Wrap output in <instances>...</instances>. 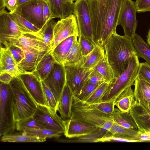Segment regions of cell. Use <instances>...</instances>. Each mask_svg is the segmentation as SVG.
<instances>
[{
	"label": "cell",
	"instance_id": "obj_1",
	"mask_svg": "<svg viewBox=\"0 0 150 150\" xmlns=\"http://www.w3.org/2000/svg\"><path fill=\"white\" fill-rule=\"evenodd\" d=\"M126 0H87L96 44L104 47L111 35L116 33L119 16Z\"/></svg>",
	"mask_w": 150,
	"mask_h": 150
},
{
	"label": "cell",
	"instance_id": "obj_2",
	"mask_svg": "<svg viewBox=\"0 0 150 150\" xmlns=\"http://www.w3.org/2000/svg\"><path fill=\"white\" fill-rule=\"evenodd\" d=\"M104 48L105 58L112 71L114 79L126 69L133 55L137 54L132 40L117 33L111 35Z\"/></svg>",
	"mask_w": 150,
	"mask_h": 150
},
{
	"label": "cell",
	"instance_id": "obj_3",
	"mask_svg": "<svg viewBox=\"0 0 150 150\" xmlns=\"http://www.w3.org/2000/svg\"><path fill=\"white\" fill-rule=\"evenodd\" d=\"M9 84L15 121L33 116L37 105L21 80L18 76L14 77Z\"/></svg>",
	"mask_w": 150,
	"mask_h": 150
},
{
	"label": "cell",
	"instance_id": "obj_4",
	"mask_svg": "<svg viewBox=\"0 0 150 150\" xmlns=\"http://www.w3.org/2000/svg\"><path fill=\"white\" fill-rule=\"evenodd\" d=\"M71 120L85 122L108 130L114 122L110 115L100 112L91 106L88 103L72 97Z\"/></svg>",
	"mask_w": 150,
	"mask_h": 150
},
{
	"label": "cell",
	"instance_id": "obj_5",
	"mask_svg": "<svg viewBox=\"0 0 150 150\" xmlns=\"http://www.w3.org/2000/svg\"><path fill=\"white\" fill-rule=\"evenodd\" d=\"M140 63L137 54L133 55L126 69L114 79L99 100L98 103L113 101L125 90L134 85L137 77Z\"/></svg>",
	"mask_w": 150,
	"mask_h": 150
},
{
	"label": "cell",
	"instance_id": "obj_6",
	"mask_svg": "<svg viewBox=\"0 0 150 150\" xmlns=\"http://www.w3.org/2000/svg\"><path fill=\"white\" fill-rule=\"evenodd\" d=\"M0 136L12 134L16 129L9 84L0 82Z\"/></svg>",
	"mask_w": 150,
	"mask_h": 150
},
{
	"label": "cell",
	"instance_id": "obj_7",
	"mask_svg": "<svg viewBox=\"0 0 150 150\" xmlns=\"http://www.w3.org/2000/svg\"><path fill=\"white\" fill-rule=\"evenodd\" d=\"M24 34L18 28L9 12H0V42L4 47L15 45Z\"/></svg>",
	"mask_w": 150,
	"mask_h": 150
},
{
	"label": "cell",
	"instance_id": "obj_8",
	"mask_svg": "<svg viewBox=\"0 0 150 150\" xmlns=\"http://www.w3.org/2000/svg\"><path fill=\"white\" fill-rule=\"evenodd\" d=\"M64 67L66 71V84L69 87L73 95L76 96L87 82L94 67H83L81 66V62Z\"/></svg>",
	"mask_w": 150,
	"mask_h": 150
},
{
	"label": "cell",
	"instance_id": "obj_9",
	"mask_svg": "<svg viewBox=\"0 0 150 150\" xmlns=\"http://www.w3.org/2000/svg\"><path fill=\"white\" fill-rule=\"evenodd\" d=\"M44 128L64 134L66 130V121L57 115V112L49 108L38 105L33 116Z\"/></svg>",
	"mask_w": 150,
	"mask_h": 150
},
{
	"label": "cell",
	"instance_id": "obj_10",
	"mask_svg": "<svg viewBox=\"0 0 150 150\" xmlns=\"http://www.w3.org/2000/svg\"><path fill=\"white\" fill-rule=\"evenodd\" d=\"M74 14L77 19L79 35L94 42L91 16L87 0H77L74 3Z\"/></svg>",
	"mask_w": 150,
	"mask_h": 150
},
{
	"label": "cell",
	"instance_id": "obj_11",
	"mask_svg": "<svg viewBox=\"0 0 150 150\" xmlns=\"http://www.w3.org/2000/svg\"><path fill=\"white\" fill-rule=\"evenodd\" d=\"M71 35H79L77 19L73 14L56 22L50 50H52L60 42Z\"/></svg>",
	"mask_w": 150,
	"mask_h": 150
},
{
	"label": "cell",
	"instance_id": "obj_12",
	"mask_svg": "<svg viewBox=\"0 0 150 150\" xmlns=\"http://www.w3.org/2000/svg\"><path fill=\"white\" fill-rule=\"evenodd\" d=\"M44 0H34L18 6L14 12L41 30L45 25L43 10Z\"/></svg>",
	"mask_w": 150,
	"mask_h": 150
},
{
	"label": "cell",
	"instance_id": "obj_13",
	"mask_svg": "<svg viewBox=\"0 0 150 150\" xmlns=\"http://www.w3.org/2000/svg\"><path fill=\"white\" fill-rule=\"evenodd\" d=\"M135 2L132 0H126L120 13L118 25L123 28L125 35L132 40L136 33L138 21Z\"/></svg>",
	"mask_w": 150,
	"mask_h": 150
},
{
	"label": "cell",
	"instance_id": "obj_14",
	"mask_svg": "<svg viewBox=\"0 0 150 150\" xmlns=\"http://www.w3.org/2000/svg\"><path fill=\"white\" fill-rule=\"evenodd\" d=\"M42 81L52 92L58 103L66 83L65 67L56 62L49 75Z\"/></svg>",
	"mask_w": 150,
	"mask_h": 150
},
{
	"label": "cell",
	"instance_id": "obj_15",
	"mask_svg": "<svg viewBox=\"0 0 150 150\" xmlns=\"http://www.w3.org/2000/svg\"><path fill=\"white\" fill-rule=\"evenodd\" d=\"M18 76L37 105L49 108L39 78L33 72L22 73Z\"/></svg>",
	"mask_w": 150,
	"mask_h": 150
},
{
	"label": "cell",
	"instance_id": "obj_16",
	"mask_svg": "<svg viewBox=\"0 0 150 150\" xmlns=\"http://www.w3.org/2000/svg\"><path fill=\"white\" fill-rule=\"evenodd\" d=\"M65 121L66 130L64 134L69 138L91 134L100 128L93 125L70 119Z\"/></svg>",
	"mask_w": 150,
	"mask_h": 150
},
{
	"label": "cell",
	"instance_id": "obj_17",
	"mask_svg": "<svg viewBox=\"0 0 150 150\" xmlns=\"http://www.w3.org/2000/svg\"><path fill=\"white\" fill-rule=\"evenodd\" d=\"M23 50L25 58L17 65L21 73L34 71L40 61L49 51H40L33 49Z\"/></svg>",
	"mask_w": 150,
	"mask_h": 150
},
{
	"label": "cell",
	"instance_id": "obj_18",
	"mask_svg": "<svg viewBox=\"0 0 150 150\" xmlns=\"http://www.w3.org/2000/svg\"><path fill=\"white\" fill-rule=\"evenodd\" d=\"M129 112L137 126L138 131L150 133V111L143 108L136 101Z\"/></svg>",
	"mask_w": 150,
	"mask_h": 150
},
{
	"label": "cell",
	"instance_id": "obj_19",
	"mask_svg": "<svg viewBox=\"0 0 150 150\" xmlns=\"http://www.w3.org/2000/svg\"><path fill=\"white\" fill-rule=\"evenodd\" d=\"M49 6L52 19L65 18L74 14V3L71 0H46Z\"/></svg>",
	"mask_w": 150,
	"mask_h": 150
},
{
	"label": "cell",
	"instance_id": "obj_20",
	"mask_svg": "<svg viewBox=\"0 0 150 150\" xmlns=\"http://www.w3.org/2000/svg\"><path fill=\"white\" fill-rule=\"evenodd\" d=\"M22 48L33 49L40 51H47L50 47L44 39L36 35L28 33L23 34L15 45Z\"/></svg>",
	"mask_w": 150,
	"mask_h": 150
},
{
	"label": "cell",
	"instance_id": "obj_21",
	"mask_svg": "<svg viewBox=\"0 0 150 150\" xmlns=\"http://www.w3.org/2000/svg\"><path fill=\"white\" fill-rule=\"evenodd\" d=\"M73 95L69 87L66 84L58 102L57 108V111L59 112L60 117L65 121L69 119L71 117Z\"/></svg>",
	"mask_w": 150,
	"mask_h": 150
},
{
	"label": "cell",
	"instance_id": "obj_22",
	"mask_svg": "<svg viewBox=\"0 0 150 150\" xmlns=\"http://www.w3.org/2000/svg\"><path fill=\"white\" fill-rule=\"evenodd\" d=\"M137 129L123 127L114 122L104 136H112L127 140L129 142H140Z\"/></svg>",
	"mask_w": 150,
	"mask_h": 150
},
{
	"label": "cell",
	"instance_id": "obj_23",
	"mask_svg": "<svg viewBox=\"0 0 150 150\" xmlns=\"http://www.w3.org/2000/svg\"><path fill=\"white\" fill-rule=\"evenodd\" d=\"M76 36L71 35L67 38L60 42L52 50L51 54L57 63L62 64Z\"/></svg>",
	"mask_w": 150,
	"mask_h": 150
},
{
	"label": "cell",
	"instance_id": "obj_24",
	"mask_svg": "<svg viewBox=\"0 0 150 150\" xmlns=\"http://www.w3.org/2000/svg\"><path fill=\"white\" fill-rule=\"evenodd\" d=\"M50 50L42 57L33 72L42 81L44 80L51 71L54 64L56 62Z\"/></svg>",
	"mask_w": 150,
	"mask_h": 150
},
{
	"label": "cell",
	"instance_id": "obj_25",
	"mask_svg": "<svg viewBox=\"0 0 150 150\" xmlns=\"http://www.w3.org/2000/svg\"><path fill=\"white\" fill-rule=\"evenodd\" d=\"M135 102L134 91L131 87L119 95L115 100L114 104L120 111L129 112Z\"/></svg>",
	"mask_w": 150,
	"mask_h": 150
},
{
	"label": "cell",
	"instance_id": "obj_26",
	"mask_svg": "<svg viewBox=\"0 0 150 150\" xmlns=\"http://www.w3.org/2000/svg\"><path fill=\"white\" fill-rule=\"evenodd\" d=\"M110 117L114 122L123 127L138 130L137 126L129 112H123L115 108Z\"/></svg>",
	"mask_w": 150,
	"mask_h": 150
},
{
	"label": "cell",
	"instance_id": "obj_27",
	"mask_svg": "<svg viewBox=\"0 0 150 150\" xmlns=\"http://www.w3.org/2000/svg\"><path fill=\"white\" fill-rule=\"evenodd\" d=\"M105 57L104 47L97 44L91 52L83 56L81 66L85 68H94Z\"/></svg>",
	"mask_w": 150,
	"mask_h": 150
},
{
	"label": "cell",
	"instance_id": "obj_28",
	"mask_svg": "<svg viewBox=\"0 0 150 150\" xmlns=\"http://www.w3.org/2000/svg\"><path fill=\"white\" fill-rule=\"evenodd\" d=\"M10 14L18 28L24 34H32L43 38L40 35L41 30L14 12Z\"/></svg>",
	"mask_w": 150,
	"mask_h": 150
},
{
	"label": "cell",
	"instance_id": "obj_29",
	"mask_svg": "<svg viewBox=\"0 0 150 150\" xmlns=\"http://www.w3.org/2000/svg\"><path fill=\"white\" fill-rule=\"evenodd\" d=\"M134 90L136 101L150 98V83L143 79L137 77L134 85Z\"/></svg>",
	"mask_w": 150,
	"mask_h": 150
},
{
	"label": "cell",
	"instance_id": "obj_30",
	"mask_svg": "<svg viewBox=\"0 0 150 150\" xmlns=\"http://www.w3.org/2000/svg\"><path fill=\"white\" fill-rule=\"evenodd\" d=\"M132 40L138 57L143 58L150 66V47L137 34Z\"/></svg>",
	"mask_w": 150,
	"mask_h": 150
},
{
	"label": "cell",
	"instance_id": "obj_31",
	"mask_svg": "<svg viewBox=\"0 0 150 150\" xmlns=\"http://www.w3.org/2000/svg\"><path fill=\"white\" fill-rule=\"evenodd\" d=\"M76 36L73 45L62 64L64 66L73 65L81 62L83 56Z\"/></svg>",
	"mask_w": 150,
	"mask_h": 150
},
{
	"label": "cell",
	"instance_id": "obj_32",
	"mask_svg": "<svg viewBox=\"0 0 150 150\" xmlns=\"http://www.w3.org/2000/svg\"><path fill=\"white\" fill-rule=\"evenodd\" d=\"M47 139L22 134H11L1 137V141L4 142H42L46 141Z\"/></svg>",
	"mask_w": 150,
	"mask_h": 150
},
{
	"label": "cell",
	"instance_id": "obj_33",
	"mask_svg": "<svg viewBox=\"0 0 150 150\" xmlns=\"http://www.w3.org/2000/svg\"><path fill=\"white\" fill-rule=\"evenodd\" d=\"M107 131L108 130L100 128L96 132L91 134L77 137L69 138V139L60 140L59 141L60 142H95L96 140L104 136Z\"/></svg>",
	"mask_w": 150,
	"mask_h": 150
},
{
	"label": "cell",
	"instance_id": "obj_34",
	"mask_svg": "<svg viewBox=\"0 0 150 150\" xmlns=\"http://www.w3.org/2000/svg\"><path fill=\"white\" fill-rule=\"evenodd\" d=\"M22 134L47 138H58L63 134L57 131L45 128L27 129L22 132Z\"/></svg>",
	"mask_w": 150,
	"mask_h": 150
},
{
	"label": "cell",
	"instance_id": "obj_35",
	"mask_svg": "<svg viewBox=\"0 0 150 150\" xmlns=\"http://www.w3.org/2000/svg\"><path fill=\"white\" fill-rule=\"evenodd\" d=\"M94 70L102 76L106 82L110 83L114 79L112 71L105 57L94 67Z\"/></svg>",
	"mask_w": 150,
	"mask_h": 150
},
{
	"label": "cell",
	"instance_id": "obj_36",
	"mask_svg": "<svg viewBox=\"0 0 150 150\" xmlns=\"http://www.w3.org/2000/svg\"><path fill=\"white\" fill-rule=\"evenodd\" d=\"M44 128L40 125L33 116H31L16 122V129L21 132L27 129Z\"/></svg>",
	"mask_w": 150,
	"mask_h": 150
},
{
	"label": "cell",
	"instance_id": "obj_37",
	"mask_svg": "<svg viewBox=\"0 0 150 150\" xmlns=\"http://www.w3.org/2000/svg\"><path fill=\"white\" fill-rule=\"evenodd\" d=\"M56 22L53 19L47 23L41 30L40 35L45 42L50 47L53 40V30Z\"/></svg>",
	"mask_w": 150,
	"mask_h": 150
},
{
	"label": "cell",
	"instance_id": "obj_38",
	"mask_svg": "<svg viewBox=\"0 0 150 150\" xmlns=\"http://www.w3.org/2000/svg\"><path fill=\"white\" fill-rule=\"evenodd\" d=\"M0 68L11 65H16L8 47L1 46Z\"/></svg>",
	"mask_w": 150,
	"mask_h": 150
},
{
	"label": "cell",
	"instance_id": "obj_39",
	"mask_svg": "<svg viewBox=\"0 0 150 150\" xmlns=\"http://www.w3.org/2000/svg\"><path fill=\"white\" fill-rule=\"evenodd\" d=\"M109 83L104 82L100 85L85 101L91 103H98L99 100L109 86Z\"/></svg>",
	"mask_w": 150,
	"mask_h": 150
},
{
	"label": "cell",
	"instance_id": "obj_40",
	"mask_svg": "<svg viewBox=\"0 0 150 150\" xmlns=\"http://www.w3.org/2000/svg\"><path fill=\"white\" fill-rule=\"evenodd\" d=\"M78 41L83 56H86L91 52L95 47V43L84 36L79 35Z\"/></svg>",
	"mask_w": 150,
	"mask_h": 150
},
{
	"label": "cell",
	"instance_id": "obj_41",
	"mask_svg": "<svg viewBox=\"0 0 150 150\" xmlns=\"http://www.w3.org/2000/svg\"><path fill=\"white\" fill-rule=\"evenodd\" d=\"M114 102L113 101H109L96 103H88L91 106L99 111L110 115L112 113L115 108Z\"/></svg>",
	"mask_w": 150,
	"mask_h": 150
},
{
	"label": "cell",
	"instance_id": "obj_42",
	"mask_svg": "<svg viewBox=\"0 0 150 150\" xmlns=\"http://www.w3.org/2000/svg\"><path fill=\"white\" fill-rule=\"evenodd\" d=\"M45 96L49 108L52 110L57 112L58 102L54 95L49 88L42 81Z\"/></svg>",
	"mask_w": 150,
	"mask_h": 150
},
{
	"label": "cell",
	"instance_id": "obj_43",
	"mask_svg": "<svg viewBox=\"0 0 150 150\" xmlns=\"http://www.w3.org/2000/svg\"><path fill=\"white\" fill-rule=\"evenodd\" d=\"M102 83L93 84L87 81L82 88L79 94L75 96L79 100L85 101L87 98Z\"/></svg>",
	"mask_w": 150,
	"mask_h": 150
},
{
	"label": "cell",
	"instance_id": "obj_44",
	"mask_svg": "<svg viewBox=\"0 0 150 150\" xmlns=\"http://www.w3.org/2000/svg\"><path fill=\"white\" fill-rule=\"evenodd\" d=\"M17 65L25 58L24 50L16 45L8 47Z\"/></svg>",
	"mask_w": 150,
	"mask_h": 150
},
{
	"label": "cell",
	"instance_id": "obj_45",
	"mask_svg": "<svg viewBox=\"0 0 150 150\" xmlns=\"http://www.w3.org/2000/svg\"><path fill=\"white\" fill-rule=\"evenodd\" d=\"M137 77L150 83V66L146 62L140 63Z\"/></svg>",
	"mask_w": 150,
	"mask_h": 150
},
{
	"label": "cell",
	"instance_id": "obj_46",
	"mask_svg": "<svg viewBox=\"0 0 150 150\" xmlns=\"http://www.w3.org/2000/svg\"><path fill=\"white\" fill-rule=\"evenodd\" d=\"M135 5L138 13H143L150 11V0H136Z\"/></svg>",
	"mask_w": 150,
	"mask_h": 150
},
{
	"label": "cell",
	"instance_id": "obj_47",
	"mask_svg": "<svg viewBox=\"0 0 150 150\" xmlns=\"http://www.w3.org/2000/svg\"><path fill=\"white\" fill-rule=\"evenodd\" d=\"M88 82L93 84L105 82L102 76L99 73L94 70V69L90 75Z\"/></svg>",
	"mask_w": 150,
	"mask_h": 150
},
{
	"label": "cell",
	"instance_id": "obj_48",
	"mask_svg": "<svg viewBox=\"0 0 150 150\" xmlns=\"http://www.w3.org/2000/svg\"><path fill=\"white\" fill-rule=\"evenodd\" d=\"M43 16L45 24L52 20L50 9L46 0H44V1Z\"/></svg>",
	"mask_w": 150,
	"mask_h": 150
},
{
	"label": "cell",
	"instance_id": "obj_49",
	"mask_svg": "<svg viewBox=\"0 0 150 150\" xmlns=\"http://www.w3.org/2000/svg\"><path fill=\"white\" fill-rule=\"evenodd\" d=\"M18 0H4L5 5L10 13L14 12L17 7Z\"/></svg>",
	"mask_w": 150,
	"mask_h": 150
},
{
	"label": "cell",
	"instance_id": "obj_50",
	"mask_svg": "<svg viewBox=\"0 0 150 150\" xmlns=\"http://www.w3.org/2000/svg\"><path fill=\"white\" fill-rule=\"evenodd\" d=\"M13 78L7 73H4L0 74V82L4 83L9 84Z\"/></svg>",
	"mask_w": 150,
	"mask_h": 150
},
{
	"label": "cell",
	"instance_id": "obj_51",
	"mask_svg": "<svg viewBox=\"0 0 150 150\" xmlns=\"http://www.w3.org/2000/svg\"><path fill=\"white\" fill-rule=\"evenodd\" d=\"M137 102L143 108L150 111V98L143 99Z\"/></svg>",
	"mask_w": 150,
	"mask_h": 150
},
{
	"label": "cell",
	"instance_id": "obj_52",
	"mask_svg": "<svg viewBox=\"0 0 150 150\" xmlns=\"http://www.w3.org/2000/svg\"><path fill=\"white\" fill-rule=\"evenodd\" d=\"M138 138L140 142H150V133H144L138 131Z\"/></svg>",
	"mask_w": 150,
	"mask_h": 150
},
{
	"label": "cell",
	"instance_id": "obj_53",
	"mask_svg": "<svg viewBox=\"0 0 150 150\" xmlns=\"http://www.w3.org/2000/svg\"><path fill=\"white\" fill-rule=\"evenodd\" d=\"M4 0H0V12L6 10Z\"/></svg>",
	"mask_w": 150,
	"mask_h": 150
},
{
	"label": "cell",
	"instance_id": "obj_54",
	"mask_svg": "<svg viewBox=\"0 0 150 150\" xmlns=\"http://www.w3.org/2000/svg\"><path fill=\"white\" fill-rule=\"evenodd\" d=\"M33 0H18L17 7L24 3Z\"/></svg>",
	"mask_w": 150,
	"mask_h": 150
},
{
	"label": "cell",
	"instance_id": "obj_55",
	"mask_svg": "<svg viewBox=\"0 0 150 150\" xmlns=\"http://www.w3.org/2000/svg\"><path fill=\"white\" fill-rule=\"evenodd\" d=\"M147 41L148 45L150 46V27L147 36Z\"/></svg>",
	"mask_w": 150,
	"mask_h": 150
},
{
	"label": "cell",
	"instance_id": "obj_56",
	"mask_svg": "<svg viewBox=\"0 0 150 150\" xmlns=\"http://www.w3.org/2000/svg\"><path fill=\"white\" fill-rule=\"evenodd\" d=\"M71 0L73 2L74 1H76L77 0Z\"/></svg>",
	"mask_w": 150,
	"mask_h": 150
}]
</instances>
